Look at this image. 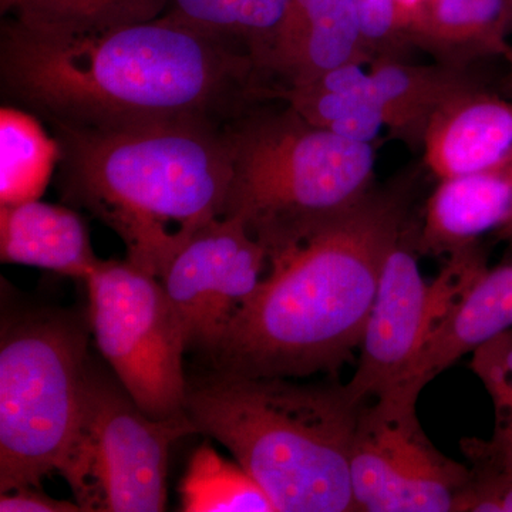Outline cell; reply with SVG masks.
Wrapping results in <instances>:
<instances>
[{
	"mask_svg": "<svg viewBox=\"0 0 512 512\" xmlns=\"http://www.w3.org/2000/svg\"><path fill=\"white\" fill-rule=\"evenodd\" d=\"M362 407L345 384L212 370L188 382L185 414L231 451L276 512H353L350 453Z\"/></svg>",
	"mask_w": 512,
	"mask_h": 512,
	"instance_id": "4",
	"label": "cell"
},
{
	"mask_svg": "<svg viewBox=\"0 0 512 512\" xmlns=\"http://www.w3.org/2000/svg\"><path fill=\"white\" fill-rule=\"evenodd\" d=\"M286 104V103H285ZM235 218L269 259L301 244L373 190L376 150L313 126L289 104L228 124Z\"/></svg>",
	"mask_w": 512,
	"mask_h": 512,
	"instance_id": "5",
	"label": "cell"
},
{
	"mask_svg": "<svg viewBox=\"0 0 512 512\" xmlns=\"http://www.w3.org/2000/svg\"><path fill=\"white\" fill-rule=\"evenodd\" d=\"M288 3L289 0H167L164 15L237 43L266 73Z\"/></svg>",
	"mask_w": 512,
	"mask_h": 512,
	"instance_id": "20",
	"label": "cell"
},
{
	"mask_svg": "<svg viewBox=\"0 0 512 512\" xmlns=\"http://www.w3.org/2000/svg\"><path fill=\"white\" fill-rule=\"evenodd\" d=\"M86 328L70 313L3 320L0 493L40 488L72 443L89 383Z\"/></svg>",
	"mask_w": 512,
	"mask_h": 512,
	"instance_id": "6",
	"label": "cell"
},
{
	"mask_svg": "<svg viewBox=\"0 0 512 512\" xmlns=\"http://www.w3.org/2000/svg\"><path fill=\"white\" fill-rule=\"evenodd\" d=\"M0 259L83 282L100 261L79 212L39 200L0 207Z\"/></svg>",
	"mask_w": 512,
	"mask_h": 512,
	"instance_id": "15",
	"label": "cell"
},
{
	"mask_svg": "<svg viewBox=\"0 0 512 512\" xmlns=\"http://www.w3.org/2000/svg\"><path fill=\"white\" fill-rule=\"evenodd\" d=\"M470 460V480L454 512H512V473L478 457Z\"/></svg>",
	"mask_w": 512,
	"mask_h": 512,
	"instance_id": "25",
	"label": "cell"
},
{
	"mask_svg": "<svg viewBox=\"0 0 512 512\" xmlns=\"http://www.w3.org/2000/svg\"><path fill=\"white\" fill-rule=\"evenodd\" d=\"M512 329V262L484 269L427 333L402 379L394 386L421 390L461 357ZM393 387V386H392Z\"/></svg>",
	"mask_w": 512,
	"mask_h": 512,
	"instance_id": "13",
	"label": "cell"
},
{
	"mask_svg": "<svg viewBox=\"0 0 512 512\" xmlns=\"http://www.w3.org/2000/svg\"><path fill=\"white\" fill-rule=\"evenodd\" d=\"M279 100L313 126L356 143L373 144L386 128L366 64H345L305 86L281 90Z\"/></svg>",
	"mask_w": 512,
	"mask_h": 512,
	"instance_id": "18",
	"label": "cell"
},
{
	"mask_svg": "<svg viewBox=\"0 0 512 512\" xmlns=\"http://www.w3.org/2000/svg\"><path fill=\"white\" fill-rule=\"evenodd\" d=\"M360 39L370 63L380 59H403L414 47L416 10L404 0H352ZM369 63V64H370Z\"/></svg>",
	"mask_w": 512,
	"mask_h": 512,
	"instance_id": "24",
	"label": "cell"
},
{
	"mask_svg": "<svg viewBox=\"0 0 512 512\" xmlns=\"http://www.w3.org/2000/svg\"><path fill=\"white\" fill-rule=\"evenodd\" d=\"M271 82L244 47L168 15L87 35L32 29L8 16L0 33L3 96L53 130L225 127L276 99Z\"/></svg>",
	"mask_w": 512,
	"mask_h": 512,
	"instance_id": "1",
	"label": "cell"
},
{
	"mask_svg": "<svg viewBox=\"0 0 512 512\" xmlns=\"http://www.w3.org/2000/svg\"><path fill=\"white\" fill-rule=\"evenodd\" d=\"M180 495L184 512H276L261 484L208 443L191 454Z\"/></svg>",
	"mask_w": 512,
	"mask_h": 512,
	"instance_id": "22",
	"label": "cell"
},
{
	"mask_svg": "<svg viewBox=\"0 0 512 512\" xmlns=\"http://www.w3.org/2000/svg\"><path fill=\"white\" fill-rule=\"evenodd\" d=\"M471 370L493 399L495 429L490 440L461 441L466 456H476L512 473V329L473 352Z\"/></svg>",
	"mask_w": 512,
	"mask_h": 512,
	"instance_id": "23",
	"label": "cell"
},
{
	"mask_svg": "<svg viewBox=\"0 0 512 512\" xmlns=\"http://www.w3.org/2000/svg\"><path fill=\"white\" fill-rule=\"evenodd\" d=\"M511 3H512V0H511Z\"/></svg>",
	"mask_w": 512,
	"mask_h": 512,
	"instance_id": "29",
	"label": "cell"
},
{
	"mask_svg": "<svg viewBox=\"0 0 512 512\" xmlns=\"http://www.w3.org/2000/svg\"><path fill=\"white\" fill-rule=\"evenodd\" d=\"M2 512H77L80 510L76 501L55 500L42 493L40 488L23 487L18 490L2 493L0 497Z\"/></svg>",
	"mask_w": 512,
	"mask_h": 512,
	"instance_id": "26",
	"label": "cell"
},
{
	"mask_svg": "<svg viewBox=\"0 0 512 512\" xmlns=\"http://www.w3.org/2000/svg\"><path fill=\"white\" fill-rule=\"evenodd\" d=\"M417 231L407 224L384 258L375 301L360 343V359L346 390L365 404L394 386L434 323L458 293L487 268L480 248L450 255L433 284L420 271Z\"/></svg>",
	"mask_w": 512,
	"mask_h": 512,
	"instance_id": "10",
	"label": "cell"
},
{
	"mask_svg": "<svg viewBox=\"0 0 512 512\" xmlns=\"http://www.w3.org/2000/svg\"><path fill=\"white\" fill-rule=\"evenodd\" d=\"M53 131L63 201L113 229L127 261L148 274L160 278L202 227L224 217L232 180L227 126L168 121Z\"/></svg>",
	"mask_w": 512,
	"mask_h": 512,
	"instance_id": "3",
	"label": "cell"
},
{
	"mask_svg": "<svg viewBox=\"0 0 512 512\" xmlns=\"http://www.w3.org/2000/svg\"><path fill=\"white\" fill-rule=\"evenodd\" d=\"M421 150L439 180L505 167L512 160V101L474 84L437 111Z\"/></svg>",
	"mask_w": 512,
	"mask_h": 512,
	"instance_id": "12",
	"label": "cell"
},
{
	"mask_svg": "<svg viewBox=\"0 0 512 512\" xmlns=\"http://www.w3.org/2000/svg\"><path fill=\"white\" fill-rule=\"evenodd\" d=\"M406 185L359 204L284 254L229 322L214 370L301 379L336 375L365 335L387 252L409 224Z\"/></svg>",
	"mask_w": 512,
	"mask_h": 512,
	"instance_id": "2",
	"label": "cell"
},
{
	"mask_svg": "<svg viewBox=\"0 0 512 512\" xmlns=\"http://www.w3.org/2000/svg\"><path fill=\"white\" fill-rule=\"evenodd\" d=\"M266 265L265 248L235 218L211 221L184 245L158 279L183 326L187 352L214 353Z\"/></svg>",
	"mask_w": 512,
	"mask_h": 512,
	"instance_id": "11",
	"label": "cell"
},
{
	"mask_svg": "<svg viewBox=\"0 0 512 512\" xmlns=\"http://www.w3.org/2000/svg\"><path fill=\"white\" fill-rule=\"evenodd\" d=\"M60 161V144L28 110H0V207L39 200Z\"/></svg>",
	"mask_w": 512,
	"mask_h": 512,
	"instance_id": "19",
	"label": "cell"
},
{
	"mask_svg": "<svg viewBox=\"0 0 512 512\" xmlns=\"http://www.w3.org/2000/svg\"><path fill=\"white\" fill-rule=\"evenodd\" d=\"M370 87L382 110L384 127L412 148L423 146L437 111L457 94L473 87L467 70L436 62L413 64L380 59L369 64Z\"/></svg>",
	"mask_w": 512,
	"mask_h": 512,
	"instance_id": "17",
	"label": "cell"
},
{
	"mask_svg": "<svg viewBox=\"0 0 512 512\" xmlns=\"http://www.w3.org/2000/svg\"><path fill=\"white\" fill-rule=\"evenodd\" d=\"M511 28V0H424L414 15L413 42L436 62L467 70L484 57H507Z\"/></svg>",
	"mask_w": 512,
	"mask_h": 512,
	"instance_id": "16",
	"label": "cell"
},
{
	"mask_svg": "<svg viewBox=\"0 0 512 512\" xmlns=\"http://www.w3.org/2000/svg\"><path fill=\"white\" fill-rule=\"evenodd\" d=\"M507 59L508 64H510V82H512V49L511 52L508 53V56L505 57Z\"/></svg>",
	"mask_w": 512,
	"mask_h": 512,
	"instance_id": "28",
	"label": "cell"
},
{
	"mask_svg": "<svg viewBox=\"0 0 512 512\" xmlns=\"http://www.w3.org/2000/svg\"><path fill=\"white\" fill-rule=\"evenodd\" d=\"M2 12L45 32L87 35L160 18L167 0H0Z\"/></svg>",
	"mask_w": 512,
	"mask_h": 512,
	"instance_id": "21",
	"label": "cell"
},
{
	"mask_svg": "<svg viewBox=\"0 0 512 512\" xmlns=\"http://www.w3.org/2000/svg\"><path fill=\"white\" fill-rule=\"evenodd\" d=\"M419 396L393 386L363 404L350 453L356 511L454 512L470 467L431 443L417 416Z\"/></svg>",
	"mask_w": 512,
	"mask_h": 512,
	"instance_id": "9",
	"label": "cell"
},
{
	"mask_svg": "<svg viewBox=\"0 0 512 512\" xmlns=\"http://www.w3.org/2000/svg\"><path fill=\"white\" fill-rule=\"evenodd\" d=\"M512 210L510 164L483 173L439 180L417 231L420 255H453L476 247L478 239L498 231Z\"/></svg>",
	"mask_w": 512,
	"mask_h": 512,
	"instance_id": "14",
	"label": "cell"
},
{
	"mask_svg": "<svg viewBox=\"0 0 512 512\" xmlns=\"http://www.w3.org/2000/svg\"><path fill=\"white\" fill-rule=\"evenodd\" d=\"M510 170L512 174V160L510 163ZM498 235H500V238L507 239V241L512 242V210L510 212V217L507 218V221H505V224L503 227L498 229Z\"/></svg>",
	"mask_w": 512,
	"mask_h": 512,
	"instance_id": "27",
	"label": "cell"
},
{
	"mask_svg": "<svg viewBox=\"0 0 512 512\" xmlns=\"http://www.w3.org/2000/svg\"><path fill=\"white\" fill-rule=\"evenodd\" d=\"M87 319L117 382L154 419L185 414L184 330L160 279L127 261L87 276Z\"/></svg>",
	"mask_w": 512,
	"mask_h": 512,
	"instance_id": "8",
	"label": "cell"
},
{
	"mask_svg": "<svg viewBox=\"0 0 512 512\" xmlns=\"http://www.w3.org/2000/svg\"><path fill=\"white\" fill-rule=\"evenodd\" d=\"M195 433L187 414L154 419L119 382L90 370L82 417L57 473L82 511H164L171 446Z\"/></svg>",
	"mask_w": 512,
	"mask_h": 512,
	"instance_id": "7",
	"label": "cell"
}]
</instances>
